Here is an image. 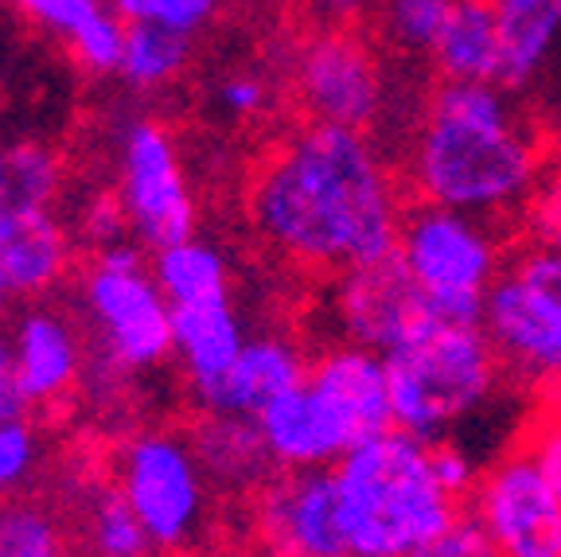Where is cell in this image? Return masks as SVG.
I'll return each mask as SVG.
<instances>
[{"label": "cell", "instance_id": "obj_13", "mask_svg": "<svg viewBox=\"0 0 561 557\" xmlns=\"http://www.w3.org/2000/svg\"><path fill=\"white\" fill-rule=\"evenodd\" d=\"M483 336L500 359L503 386L526 394L538 378L561 371V316L538 300L518 277L503 273L488 296Z\"/></svg>", "mask_w": 561, "mask_h": 557}, {"label": "cell", "instance_id": "obj_21", "mask_svg": "<svg viewBox=\"0 0 561 557\" xmlns=\"http://www.w3.org/2000/svg\"><path fill=\"white\" fill-rule=\"evenodd\" d=\"M70 523L79 534V549L90 557H145L152 549L149 534L114 484V476L82 479L75 488Z\"/></svg>", "mask_w": 561, "mask_h": 557}, {"label": "cell", "instance_id": "obj_17", "mask_svg": "<svg viewBox=\"0 0 561 557\" xmlns=\"http://www.w3.org/2000/svg\"><path fill=\"white\" fill-rule=\"evenodd\" d=\"M187 436H192V448L199 456L203 476L210 479V488L227 491V496H254L277 471L262 425L250 413L195 410Z\"/></svg>", "mask_w": 561, "mask_h": 557}, {"label": "cell", "instance_id": "obj_1", "mask_svg": "<svg viewBox=\"0 0 561 557\" xmlns=\"http://www.w3.org/2000/svg\"><path fill=\"white\" fill-rule=\"evenodd\" d=\"M351 557H410L417 546L472 519L445 491L425 444L382 433L335 461Z\"/></svg>", "mask_w": 561, "mask_h": 557}, {"label": "cell", "instance_id": "obj_37", "mask_svg": "<svg viewBox=\"0 0 561 557\" xmlns=\"http://www.w3.org/2000/svg\"><path fill=\"white\" fill-rule=\"evenodd\" d=\"M4 152H9V145H0V200H4Z\"/></svg>", "mask_w": 561, "mask_h": 557}, {"label": "cell", "instance_id": "obj_35", "mask_svg": "<svg viewBox=\"0 0 561 557\" xmlns=\"http://www.w3.org/2000/svg\"><path fill=\"white\" fill-rule=\"evenodd\" d=\"M20 413H27V401H24V394H20L16 359H12L9 331H0V421L20 418Z\"/></svg>", "mask_w": 561, "mask_h": 557}, {"label": "cell", "instance_id": "obj_28", "mask_svg": "<svg viewBox=\"0 0 561 557\" xmlns=\"http://www.w3.org/2000/svg\"><path fill=\"white\" fill-rule=\"evenodd\" d=\"M44 468V436L27 413L0 421V503L27 496Z\"/></svg>", "mask_w": 561, "mask_h": 557}, {"label": "cell", "instance_id": "obj_32", "mask_svg": "<svg viewBox=\"0 0 561 557\" xmlns=\"http://www.w3.org/2000/svg\"><path fill=\"white\" fill-rule=\"evenodd\" d=\"M500 273H511V277L523 281L530 293L542 300L550 312L561 316V253L553 250H523L515 253Z\"/></svg>", "mask_w": 561, "mask_h": 557}, {"label": "cell", "instance_id": "obj_5", "mask_svg": "<svg viewBox=\"0 0 561 557\" xmlns=\"http://www.w3.org/2000/svg\"><path fill=\"white\" fill-rule=\"evenodd\" d=\"M503 386L495 348L476 323L433 320L386 359L390 410L405 433H430Z\"/></svg>", "mask_w": 561, "mask_h": 557}, {"label": "cell", "instance_id": "obj_3", "mask_svg": "<svg viewBox=\"0 0 561 557\" xmlns=\"http://www.w3.org/2000/svg\"><path fill=\"white\" fill-rule=\"evenodd\" d=\"M289 140L308 200L347 265L375 262L394 250V195L370 140L340 125H289Z\"/></svg>", "mask_w": 561, "mask_h": 557}, {"label": "cell", "instance_id": "obj_6", "mask_svg": "<svg viewBox=\"0 0 561 557\" xmlns=\"http://www.w3.org/2000/svg\"><path fill=\"white\" fill-rule=\"evenodd\" d=\"M110 476L137 511L152 554H180L199 538L210 479L203 476L187 433L137 429L122 441Z\"/></svg>", "mask_w": 561, "mask_h": 557}, {"label": "cell", "instance_id": "obj_2", "mask_svg": "<svg viewBox=\"0 0 561 557\" xmlns=\"http://www.w3.org/2000/svg\"><path fill=\"white\" fill-rule=\"evenodd\" d=\"M75 316L90 340L87 383L117 386L172 359V305L140 246L90 253L75 285Z\"/></svg>", "mask_w": 561, "mask_h": 557}, {"label": "cell", "instance_id": "obj_20", "mask_svg": "<svg viewBox=\"0 0 561 557\" xmlns=\"http://www.w3.org/2000/svg\"><path fill=\"white\" fill-rule=\"evenodd\" d=\"M500 67V4L453 0L437 44L430 47V75L440 82H488Z\"/></svg>", "mask_w": 561, "mask_h": 557}, {"label": "cell", "instance_id": "obj_41", "mask_svg": "<svg viewBox=\"0 0 561 557\" xmlns=\"http://www.w3.org/2000/svg\"><path fill=\"white\" fill-rule=\"evenodd\" d=\"M145 557H149V554H145Z\"/></svg>", "mask_w": 561, "mask_h": 557}, {"label": "cell", "instance_id": "obj_27", "mask_svg": "<svg viewBox=\"0 0 561 557\" xmlns=\"http://www.w3.org/2000/svg\"><path fill=\"white\" fill-rule=\"evenodd\" d=\"M62 192V157L44 140H16L4 152V200L51 207Z\"/></svg>", "mask_w": 561, "mask_h": 557}, {"label": "cell", "instance_id": "obj_40", "mask_svg": "<svg viewBox=\"0 0 561 557\" xmlns=\"http://www.w3.org/2000/svg\"><path fill=\"white\" fill-rule=\"evenodd\" d=\"M0 557H4V549H0Z\"/></svg>", "mask_w": 561, "mask_h": 557}, {"label": "cell", "instance_id": "obj_25", "mask_svg": "<svg viewBox=\"0 0 561 557\" xmlns=\"http://www.w3.org/2000/svg\"><path fill=\"white\" fill-rule=\"evenodd\" d=\"M192 62V35L175 32L149 20L125 24V59L122 79L133 90H164L172 87Z\"/></svg>", "mask_w": 561, "mask_h": 557}, {"label": "cell", "instance_id": "obj_8", "mask_svg": "<svg viewBox=\"0 0 561 557\" xmlns=\"http://www.w3.org/2000/svg\"><path fill=\"white\" fill-rule=\"evenodd\" d=\"M245 519L257 549L297 557H351L335 468H277L254 496Z\"/></svg>", "mask_w": 561, "mask_h": 557}, {"label": "cell", "instance_id": "obj_29", "mask_svg": "<svg viewBox=\"0 0 561 557\" xmlns=\"http://www.w3.org/2000/svg\"><path fill=\"white\" fill-rule=\"evenodd\" d=\"M67 52H70V59H75V67L87 70L90 79H102V75H122L125 20L102 9L87 27H82V32L70 35Z\"/></svg>", "mask_w": 561, "mask_h": 557}, {"label": "cell", "instance_id": "obj_31", "mask_svg": "<svg viewBox=\"0 0 561 557\" xmlns=\"http://www.w3.org/2000/svg\"><path fill=\"white\" fill-rule=\"evenodd\" d=\"M70 230H75V238H79L82 246H90V253L125 242V235H129V218H125V207H122V200H117V192L87 195Z\"/></svg>", "mask_w": 561, "mask_h": 557}, {"label": "cell", "instance_id": "obj_22", "mask_svg": "<svg viewBox=\"0 0 561 557\" xmlns=\"http://www.w3.org/2000/svg\"><path fill=\"white\" fill-rule=\"evenodd\" d=\"M152 273H157V285L164 288L172 308L230 296V265L222 250L195 235L152 250Z\"/></svg>", "mask_w": 561, "mask_h": 557}, {"label": "cell", "instance_id": "obj_14", "mask_svg": "<svg viewBox=\"0 0 561 557\" xmlns=\"http://www.w3.org/2000/svg\"><path fill=\"white\" fill-rule=\"evenodd\" d=\"M308 390L320 398V406L332 418L335 433L343 441V456L375 436L390 433V390H386V366L375 363L367 351L324 348L308 363Z\"/></svg>", "mask_w": 561, "mask_h": 557}, {"label": "cell", "instance_id": "obj_26", "mask_svg": "<svg viewBox=\"0 0 561 557\" xmlns=\"http://www.w3.org/2000/svg\"><path fill=\"white\" fill-rule=\"evenodd\" d=\"M523 250L561 253V164H542L535 172V180H530V187L518 195V250L515 253H523ZM515 253H511V258H515Z\"/></svg>", "mask_w": 561, "mask_h": 557}, {"label": "cell", "instance_id": "obj_16", "mask_svg": "<svg viewBox=\"0 0 561 557\" xmlns=\"http://www.w3.org/2000/svg\"><path fill=\"white\" fill-rule=\"evenodd\" d=\"M308 363H312V355H308L297 336H289V331H265V336L245 340L234 366L210 386L195 390L192 401L195 410L250 413V418H257L270 401H277L280 394L297 390L305 383Z\"/></svg>", "mask_w": 561, "mask_h": 557}, {"label": "cell", "instance_id": "obj_24", "mask_svg": "<svg viewBox=\"0 0 561 557\" xmlns=\"http://www.w3.org/2000/svg\"><path fill=\"white\" fill-rule=\"evenodd\" d=\"M561 20V0H503L500 4V67L495 82L518 87L550 44Z\"/></svg>", "mask_w": 561, "mask_h": 557}, {"label": "cell", "instance_id": "obj_9", "mask_svg": "<svg viewBox=\"0 0 561 557\" xmlns=\"http://www.w3.org/2000/svg\"><path fill=\"white\" fill-rule=\"evenodd\" d=\"M398 250L445 320L476 323L483 281L495 273V250L488 238L445 215L437 203H417L398 211Z\"/></svg>", "mask_w": 561, "mask_h": 557}, {"label": "cell", "instance_id": "obj_38", "mask_svg": "<svg viewBox=\"0 0 561 557\" xmlns=\"http://www.w3.org/2000/svg\"><path fill=\"white\" fill-rule=\"evenodd\" d=\"M488 4H503V0H488Z\"/></svg>", "mask_w": 561, "mask_h": 557}, {"label": "cell", "instance_id": "obj_4", "mask_svg": "<svg viewBox=\"0 0 561 557\" xmlns=\"http://www.w3.org/2000/svg\"><path fill=\"white\" fill-rule=\"evenodd\" d=\"M538 172L535 133L511 125H465L425 117L413 152L410 187L398 200H430L437 207H495L518 200Z\"/></svg>", "mask_w": 561, "mask_h": 557}, {"label": "cell", "instance_id": "obj_33", "mask_svg": "<svg viewBox=\"0 0 561 557\" xmlns=\"http://www.w3.org/2000/svg\"><path fill=\"white\" fill-rule=\"evenodd\" d=\"M12 4H16L32 24L62 35V39H70L75 32H82V27L102 12L98 0H12Z\"/></svg>", "mask_w": 561, "mask_h": 557}, {"label": "cell", "instance_id": "obj_19", "mask_svg": "<svg viewBox=\"0 0 561 557\" xmlns=\"http://www.w3.org/2000/svg\"><path fill=\"white\" fill-rule=\"evenodd\" d=\"M257 425H262L277 468H324L343 456V441L332 418L305 383L270 401L257 413Z\"/></svg>", "mask_w": 561, "mask_h": 557}, {"label": "cell", "instance_id": "obj_39", "mask_svg": "<svg viewBox=\"0 0 561 557\" xmlns=\"http://www.w3.org/2000/svg\"><path fill=\"white\" fill-rule=\"evenodd\" d=\"M254 4H265V0H254Z\"/></svg>", "mask_w": 561, "mask_h": 557}, {"label": "cell", "instance_id": "obj_11", "mask_svg": "<svg viewBox=\"0 0 561 557\" xmlns=\"http://www.w3.org/2000/svg\"><path fill=\"white\" fill-rule=\"evenodd\" d=\"M472 519L503 557H561V499L530 461L500 453L472 484Z\"/></svg>", "mask_w": 561, "mask_h": 557}, {"label": "cell", "instance_id": "obj_7", "mask_svg": "<svg viewBox=\"0 0 561 557\" xmlns=\"http://www.w3.org/2000/svg\"><path fill=\"white\" fill-rule=\"evenodd\" d=\"M114 192L140 250L152 253L195 235L199 207L184 157L172 129L157 117H129L122 125L114 148Z\"/></svg>", "mask_w": 561, "mask_h": 557}, {"label": "cell", "instance_id": "obj_30", "mask_svg": "<svg viewBox=\"0 0 561 557\" xmlns=\"http://www.w3.org/2000/svg\"><path fill=\"white\" fill-rule=\"evenodd\" d=\"M219 4L222 0H114L117 16L125 24L149 20V24H164L187 35H195L199 27H207L210 20L219 16Z\"/></svg>", "mask_w": 561, "mask_h": 557}, {"label": "cell", "instance_id": "obj_18", "mask_svg": "<svg viewBox=\"0 0 561 557\" xmlns=\"http://www.w3.org/2000/svg\"><path fill=\"white\" fill-rule=\"evenodd\" d=\"M242 348L245 331L230 296L172 308V359L192 394L227 375L234 359L242 355Z\"/></svg>", "mask_w": 561, "mask_h": 557}, {"label": "cell", "instance_id": "obj_36", "mask_svg": "<svg viewBox=\"0 0 561 557\" xmlns=\"http://www.w3.org/2000/svg\"><path fill=\"white\" fill-rule=\"evenodd\" d=\"M12 300H16V296H12L9 281H4V273H0V316L9 312V305H12Z\"/></svg>", "mask_w": 561, "mask_h": 557}, {"label": "cell", "instance_id": "obj_12", "mask_svg": "<svg viewBox=\"0 0 561 557\" xmlns=\"http://www.w3.org/2000/svg\"><path fill=\"white\" fill-rule=\"evenodd\" d=\"M9 343L27 410H55L79 386H87L90 340L70 308L51 300H27L12 320Z\"/></svg>", "mask_w": 561, "mask_h": 557}, {"label": "cell", "instance_id": "obj_23", "mask_svg": "<svg viewBox=\"0 0 561 557\" xmlns=\"http://www.w3.org/2000/svg\"><path fill=\"white\" fill-rule=\"evenodd\" d=\"M0 549L4 557H75L79 534L70 514L39 496H16L0 503Z\"/></svg>", "mask_w": 561, "mask_h": 557}, {"label": "cell", "instance_id": "obj_10", "mask_svg": "<svg viewBox=\"0 0 561 557\" xmlns=\"http://www.w3.org/2000/svg\"><path fill=\"white\" fill-rule=\"evenodd\" d=\"M332 288V312L340 328L363 348H402L421 328L440 320L433 296L410 270L405 253L390 250L375 262L351 265Z\"/></svg>", "mask_w": 561, "mask_h": 557}, {"label": "cell", "instance_id": "obj_34", "mask_svg": "<svg viewBox=\"0 0 561 557\" xmlns=\"http://www.w3.org/2000/svg\"><path fill=\"white\" fill-rule=\"evenodd\" d=\"M410 557H503V554L476 519H460L445 534H437L433 542L413 549Z\"/></svg>", "mask_w": 561, "mask_h": 557}, {"label": "cell", "instance_id": "obj_15", "mask_svg": "<svg viewBox=\"0 0 561 557\" xmlns=\"http://www.w3.org/2000/svg\"><path fill=\"white\" fill-rule=\"evenodd\" d=\"M75 265V230L44 203L0 200V273L16 300H47Z\"/></svg>", "mask_w": 561, "mask_h": 557}]
</instances>
